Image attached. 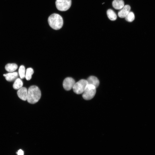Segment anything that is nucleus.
<instances>
[{
  "label": "nucleus",
  "instance_id": "obj_15",
  "mask_svg": "<svg viewBox=\"0 0 155 155\" xmlns=\"http://www.w3.org/2000/svg\"><path fill=\"white\" fill-rule=\"evenodd\" d=\"M34 72V70L32 68L30 67L27 69L25 77L27 80H29L31 79Z\"/></svg>",
  "mask_w": 155,
  "mask_h": 155
},
{
  "label": "nucleus",
  "instance_id": "obj_13",
  "mask_svg": "<svg viewBox=\"0 0 155 155\" xmlns=\"http://www.w3.org/2000/svg\"><path fill=\"white\" fill-rule=\"evenodd\" d=\"M107 14L108 18L112 21H114L117 18V15L112 9H109L107 11Z\"/></svg>",
  "mask_w": 155,
  "mask_h": 155
},
{
  "label": "nucleus",
  "instance_id": "obj_10",
  "mask_svg": "<svg viewBox=\"0 0 155 155\" xmlns=\"http://www.w3.org/2000/svg\"><path fill=\"white\" fill-rule=\"evenodd\" d=\"M88 84L94 86L96 88L98 87L99 84V81L98 78L94 76L89 77L87 80Z\"/></svg>",
  "mask_w": 155,
  "mask_h": 155
},
{
  "label": "nucleus",
  "instance_id": "obj_18",
  "mask_svg": "<svg viewBox=\"0 0 155 155\" xmlns=\"http://www.w3.org/2000/svg\"><path fill=\"white\" fill-rule=\"evenodd\" d=\"M17 153L18 155H24V154L23 151L21 149L18 150Z\"/></svg>",
  "mask_w": 155,
  "mask_h": 155
},
{
  "label": "nucleus",
  "instance_id": "obj_1",
  "mask_svg": "<svg viewBox=\"0 0 155 155\" xmlns=\"http://www.w3.org/2000/svg\"><path fill=\"white\" fill-rule=\"evenodd\" d=\"M41 96V91L36 86H30L28 90L27 100L30 104H34L40 99Z\"/></svg>",
  "mask_w": 155,
  "mask_h": 155
},
{
  "label": "nucleus",
  "instance_id": "obj_17",
  "mask_svg": "<svg viewBox=\"0 0 155 155\" xmlns=\"http://www.w3.org/2000/svg\"><path fill=\"white\" fill-rule=\"evenodd\" d=\"M125 18L127 21L131 22L135 19V15L133 12L130 11Z\"/></svg>",
  "mask_w": 155,
  "mask_h": 155
},
{
  "label": "nucleus",
  "instance_id": "obj_3",
  "mask_svg": "<svg viewBox=\"0 0 155 155\" xmlns=\"http://www.w3.org/2000/svg\"><path fill=\"white\" fill-rule=\"evenodd\" d=\"M96 88L94 85L88 84L82 93V97L86 100L92 99L94 96L96 92Z\"/></svg>",
  "mask_w": 155,
  "mask_h": 155
},
{
  "label": "nucleus",
  "instance_id": "obj_2",
  "mask_svg": "<svg viewBox=\"0 0 155 155\" xmlns=\"http://www.w3.org/2000/svg\"><path fill=\"white\" fill-rule=\"evenodd\" d=\"M48 22L50 27L55 30L61 28L63 24L62 18L57 13H53L50 15L48 18Z\"/></svg>",
  "mask_w": 155,
  "mask_h": 155
},
{
  "label": "nucleus",
  "instance_id": "obj_12",
  "mask_svg": "<svg viewBox=\"0 0 155 155\" xmlns=\"http://www.w3.org/2000/svg\"><path fill=\"white\" fill-rule=\"evenodd\" d=\"M18 67L17 65L14 63H8L5 66L6 70L10 72H13L15 71Z\"/></svg>",
  "mask_w": 155,
  "mask_h": 155
},
{
  "label": "nucleus",
  "instance_id": "obj_5",
  "mask_svg": "<svg viewBox=\"0 0 155 155\" xmlns=\"http://www.w3.org/2000/svg\"><path fill=\"white\" fill-rule=\"evenodd\" d=\"M71 0H56L55 4L57 9L61 11L68 9L71 5Z\"/></svg>",
  "mask_w": 155,
  "mask_h": 155
},
{
  "label": "nucleus",
  "instance_id": "obj_6",
  "mask_svg": "<svg viewBox=\"0 0 155 155\" xmlns=\"http://www.w3.org/2000/svg\"><path fill=\"white\" fill-rule=\"evenodd\" d=\"M75 83V80L71 77L65 78L63 82V86L66 90H69L73 88Z\"/></svg>",
  "mask_w": 155,
  "mask_h": 155
},
{
  "label": "nucleus",
  "instance_id": "obj_16",
  "mask_svg": "<svg viewBox=\"0 0 155 155\" xmlns=\"http://www.w3.org/2000/svg\"><path fill=\"white\" fill-rule=\"evenodd\" d=\"M19 74L21 79L24 78L25 77V69L23 65L20 66L18 70Z\"/></svg>",
  "mask_w": 155,
  "mask_h": 155
},
{
  "label": "nucleus",
  "instance_id": "obj_8",
  "mask_svg": "<svg viewBox=\"0 0 155 155\" xmlns=\"http://www.w3.org/2000/svg\"><path fill=\"white\" fill-rule=\"evenodd\" d=\"M131 7L129 5H126L118 12V16L120 18H125L130 11Z\"/></svg>",
  "mask_w": 155,
  "mask_h": 155
},
{
  "label": "nucleus",
  "instance_id": "obj_9",
  "mask_svg": "<svg viewBox=\"0 0 155 155\" xmlns=\"http://www.w3.org/2000/svg\"><path fill=\"white\" fill-rule=\"evenodd\" d=\"M3 76L5 77L6 80L9 82L13 81L17 78L18 73L17 72H12L4 74Z\"/></svg>",
  "mask_w": 155,
  "mask_h": 155
},
{
  "label": "nucleus",
  "instance_id": "obj_11",
  "mask_svg": "<svg viewBox=\"0 0 155 155\" xmlns=\"http://www.w3.org/2000/svg\"><path fill=\"white\" fill-rule=\"evenodd\" d=\"M113 7L116 9H121L125 5L123 0H114L112 2Z\"/></svg>",
  "mask_w": 155,
  "mask_h": 155
},
{
  "label": "nucleus",
  "instance_id": "obj_4",
  "mask_svg": "<svg viewBox=\"0 0 155 155\" xmlns=\"http://www.w3.org/2000/svg\"><path fill=\"white\" fill-rule=\"evenodd\" d=\"M88 84L87 80L81 79L75 83L73 88V91L77 94H82Z\"/></svg>",
  "mask_w": 155,
  "mask_h": 155
},
{
  "label": "nucleus",
  "instance_id": "obj_14",
  "mask_svg": "<svg viewBox=\"0 0 155 155\" xmlns=\"http://www.w3.org/2000/svg\"><path fill=\"white\" fill-rule=\"evenodd\" d=\"M23 83L20 79H16L14 82L13 85L14 89L16 90H19L23 86Z\"/></svg>",
  "mask_w": 155,
  "mask_h": 155
},
{
  "label": "nucleus",
  "instance_id": "obj_7",
  "mask_svg": "<svg viewBox=\"0 0 155 155\" xmlns=\"http://www.w3.org/2000/svg\"><path fill=\"white\" fill-rule=\"evenodd\" d=\"M17 94L19 97L23 100L27 99L28 90L26 88L22 87L18 90L17 92Z\"/></svg>",
  "mask_w": 155,
  "mask_h": 155
}]
</instances>
